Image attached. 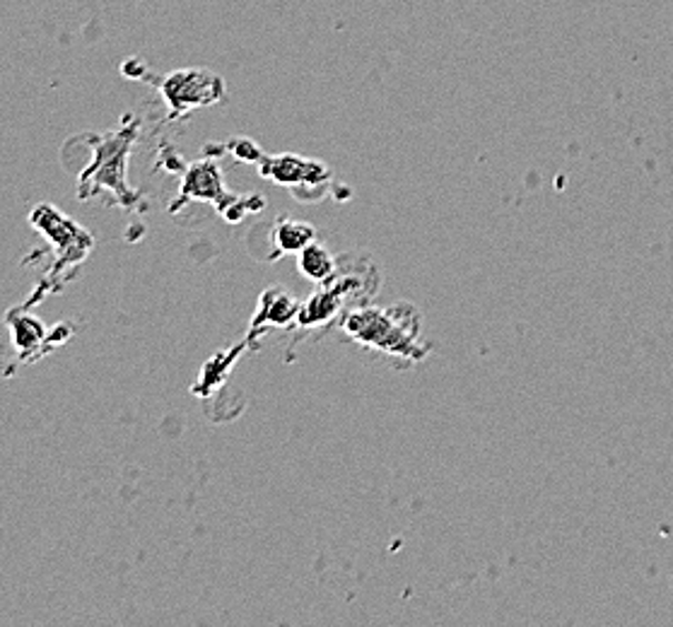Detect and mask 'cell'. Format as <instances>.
<instances>
[{
    "label": "cell",
    "mask_w": 673,
    "mask_h": 627,
    "mask_svg": "<svg viewBox=\"0 0 673 627\" xmlns=\"http://www.w3.org/2000/svg\"><path fill=\"white\" fill-rule=\"evenodd\" d=\"M135 65V71L131 65H121V71L135 78V80H145L148 85L155 88L162 97V102L167 107V121H177L189 117L195 109H205L213 107L224 100V80L210 71V68H184V71H172L167 75H155L148 71L145 63L131 61Z\"/></svg>",
    "instance_id": "8992f818"
},
{
    "label": "cell",
    "mask_w": 673,
    "mask_h": 627,
    "mask_svg": "<svg viewBox=\"0 0 673 627\" xmlns=\"http://www.w3.org/2000/svg\"><path fill=\"white\" fill-rule=\"evenodd\" d=\"M247 347H249V345L242 341L240 345L230 347L228 353H220V355H215L213 360H210L208 365L203 367L201 382L193 386V394L208 396L210 392H213V388H218L224 380H228V374H230V370H232V365H234V360H240V355L247 351Z\"/></svg>",
    "instance_id": "7c38bea8"
},
{
    "label": "cell",
    "mask_w": 673,
    "mask_h": 627,
    "mask_svg": "<svg viewBox=\"0 0 673 627\" xmlns=\"http://www.w3.org/2000/svg\"><path fill=\"white\" fill-rule=\"evenodd\" d=\"M76 138L90 150L88 162L78 170V199L90 201L104 193L123 211H140L143 193L135 191L129 181V162L140 138V119L125 114L114 131L80 133Z\"/></svg>",
    "instance_id": "7a4b0ae2"
},
{
    "label": "cell",
    "mask_w": 673,
    "mask_h": 627,
    "mask_svg": "<svg viewBox=\"0 0 673 627\" xmlns=\"http://www.w3.org/2000/svg\"><path fill=\"white\" fill-rule=\"evenodd\" d=\"M224 150L232 152L237 160L247 164H257L263 155V150H259V145L254 141H249V138H232V141L224 145Z\"/></svg>",
    "instance_id": "4fadbf2b"
},
{
    "label": "cell",
    "mask_w": 673,
    "mask_h": 627,
    "mask_svg": "<svg viewBox=\"0 0 673 627\" xmlns=\"http://www.w3.org/2000/svg\"><path fill=\"white\" fill-rule=\"evenodd\" d=\"M317 240V230L304 220H294L288 215H280L269 232L271 251L265 254L269 261H278L290 254H300V251Z\"/></svg>",
    "instance_id": "30bf717a"
},
{
    "label": "cell",
    "mask_w": 673,
    "mask_h": 627,
    "mask_svg": "<svg viewBox=\"0 0 673 627\" xmlns=\"http://www.w3.org/2000/svg\"><path fill=\"white\" fill-rule=\"evenodd\" d=\"M6 328H8V360H12L10 374H16L18 367L22 365H32V362L47 357L49 353L59 351L61 345H66L70 338H73L76 328L70 324H56L47 326L39 316L32 314L30 304H20L12 306V310L6 314Z\"/></svg>",
    "instance_id": "52a82bcc"
},
{
    "label": "cell",
    "mask_w": 673,
    "mask_h": 627,
    "mask_svg": "<svg viewBox=\"0 0 673 627\" xmlns=\"http://www.w3.org/2000/svg\"><path fill=\"white\" fill-rule=\"evenodd\" d=\"M339 328L348 341L394 360L399 370L418 365L434 351V345L423 336V314L415 304L403 300L389 306L372 302L353 306L341 316Z\"/></svg>",
    "instance_id": "6da1fadb"
},
{
    "label": "cell",
    "mask_w": 673,
    "mask_h": 627,
    "mask_svg": "<svg viewBox=\"0 0 673 627\" xmlns=\"http://www.w3.org/2000/svg\"><path fill=\"white\" fill-rule=\"evenodd\" d=\"M30 225L47 244V251H34L24 261L34 266H41V277L34 292L27 300L30 306L44 302L49 295L61 292L63 285L73 281L78 269L90 259L97 242L88 227H82L70 215H66L51 203H39L30 213Z\"/></svg>",
    "instance_id": "3957f363"
},
{
    "label": "cell",
    "mask_w": 673,
    "mask_h": 627,
    "mask_svg": "<svg viewBox=\"0 0 673 627\" xmlns=\"http://www.w3.org/2000/svg\"><path fill=\"white\" fill-rule=\"evenodd\" d=\"M193 201L210 203L215 213L228 222H242L249 215H257L265 208V199L259 193H232L224 186V174L218 158H203L181 166V189L170 205V213H179Z\"/></svg>",
    "instance_id": "5b68a950"
},
{
    "label": "cell",
    "mask_w": 673,
    "mask_h": 627,
    "mask_svg": "<svg viewBox=\"0 0 673 627\" xmlns=\"http://www.w3.org/2000/svg\"><path fill=\"white\" fill-rule=\"evenodd\" d=\"M382 287V273L370 256L341 254V266L331 281L317 285V290L300 306L294 333L310 336V333H327L339 326L341 316L353 306L368 304L376 297Z\"/></svg>",
    "instance_id": "277c9868"
},
{
    "label": "cell",
    "mask_w": 673,
    "mask_h": 627,
    "mask_svg": "<svg viewBox=\"0 0 673 627\" xmlns=\"http://www.w3.org/2000/svg\"><path fill=\"white\" fill-rule=\"evenodd\" d=\"M339 266H341V256L331 254V251L317 240L312 244H307L298 254L300 273L314 285L331 281L335 271H339Z\"/></svg>",
    "instance_id": "8fae6325"
},
{
    "label": "cell",
    "mask_w": 673,
    "mask_h": 627,
    "mask_svg": "<svg viewBox=\"0 0 673 627\" xmlns=\"http://www.w3.org/2000/svg\"><path fill=\"white\" fill-rule=\"evenodd\" d=\"M300 306L302 302H298V297H292L283 287L263 290L259 297V310L254 312V318H251L244 343L249 347H259V341L269 331H292L294 324H298Z\"/></svg>",
    "instance_id": "9c48e42d"
},
{
    "label": "cell",
    "mask_w": 673,
    "mask_h": 627,
    "mask_svg": "<svg viewBox=\"0 0 673 627\" xmlns=\"http://www.w3.org/2000/svg\"><path fill=\"white\" fill-rule=\"evenodd\" d=\"M257 170L263 179L288 189L300 203H319L333 196V170L324 160L302 158L294 152L261 155Z\"/></svg>",
    "instance_id": "ba28073f"
}]
</instances>
